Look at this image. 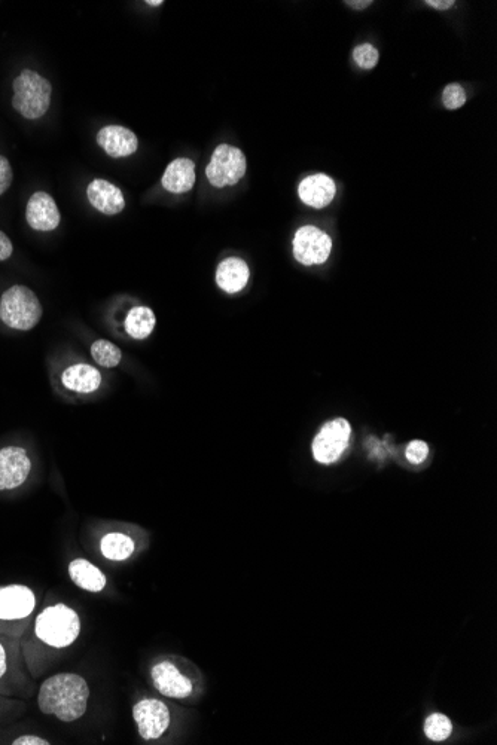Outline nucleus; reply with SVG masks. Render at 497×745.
Returning a JSON list of instances; mask_svg holds the SVG:
<instances>
[{
    "instance_id": "17",
    "label": "nucleus",
    "mask_w": 497,
    "mask_h": 745,
    "mask_svg": "<svg viewBox=\"0 0 497 745\" xmlns=\"http://www.w3.org/2000/svg\"><path fill=\"white\" fill-rule=\"evenodd\" d=\"M249 277L248 264L240 258L225 259L216 271V283L227 293H237L245 289Z\"/></svg>"
},
{
    "instance_id": "22",
    "label": "nucleus",
    "mask_w": 497,
    "mask_h": 745,
    "mask_svg": "<svg viewBox=\"0 0 497 745\" xmlns=\"http://www.w3.org/2000/svg\"><path fill=\"white\" fill-rule=\"evenodd\" d=\"M91 356L103 368H115L123 359L120 348L108 340H99L91 345Z\"/></svg>"
},
{
    "instance_id": "4",
    "label": "nucleus",
    "mask_w": 497,
    "mask_h": 745,
    "mask_svg": "<svg viewBox=\"0 0 497 745\" xmlns=\"http://www.w3.org/2000/svg\"><path fill=\"white\" fill-rule=\"evenodd\" d=\"M35 632L48 646L63 649L75 643L81 632L78 613L64 604L48 607L36 619Z\"/></svg>"
},
{
    "instance_id": "30",
    "label": "nucleus",
    "mask_w": 497,
    "mask_h": 745,
    "mask_svg": "<svg viewBox=\"0 0 497 745\" xmlns=\"http://www.w3.org/2000/svg\"><path fill=\"white\" fill-rule=\"evenodd\" d=\"M429 6H432V8L439 9V11H445V9L453 8L454 2L453 0H428Z\"/></svg>"
},
{
    "instance_id": "10",
    "label": "nucleus",
    "mask_w": 497,
    "mask_h": 745,
    "mask_svg": "<svg viewBox=\"0 0 497 745\" xmlns=\"http://www.w3.org/2000/svg\"><path fill=\"white\" fill-rule=\"evenodd\" d=\"M27 224L35 231H54L60 225L59 207L47 192H35L27 203Z\"/></svg>"
},
{
    "instance_id": "3",
    "label": "nucleus",
    "mask_w": 497,
    "mask_h": 745,
    "mask_svg": "<svg viewBox=\"0 0 497 745\" xmlns=\"http://www.w3.org/2000/svg\"><path fill=\"white\" fill-rule=\"evenodd\" d=\"M51 93L53 87L47 79L26 69L14 81L12 106L26 119L42 118L50 109Z\"/></svg>"
},
{
    "instance_id": "27",
    "label": "nucleus",
    "mask_w": 497,
    "mask_h": 745,
    "mask_svg": "<svg viewBox=\"0 0 497 745\" xmlns=\"http://www.w3.org/2000/svg\"><path fill=\"white\" fill-rule=\"evenodd\" d=\"M12 177H14V174H12L11 164L0 155V195L8 191L12 183Z\"/></svg>"
},
{
    "instance_id": "9",
    "label": "nucleus",
    "mask_w": 497,
    "mask_h": 745,
    "mask_svg": "<svg viewBox=\"0 0 497 745\" xmlns=\"http://www.w3.org/2000/svg\"><path fill=\"white\" fill-rule=\"evenodd\" d=\"M32 463L27 451L20 447L0 450V491L14 490L29 478Z\"/></svg>"
},
{
    "instance_id": "8",
    "label": "nucleus",
    "mask_w": 497,
    "mask_h": 745,
    "mask_svg": "<svg viewBox=\"0 0 497 745\" xmlns=\"http://www.w3.org/2000/svg\"><path fill=\"white\" fill-rule=\"evenodd\" d=\"M133 717L143 740H158L170 726V711L158 699H143L133 708Z\"/></svg>"
},
{
    "instance_id": "6",
    "label": "nucleus",
    "mask_w": 497,
    "mask_h": 745,
    "mask_svg": "<svg viewBox=\"0 0 497 745\" xmlns=\"http://www.w3.org/2000/svg\"><path fill=\"white\" fill-rule=\"evenodd\" d=\"M352 427L344 418L329 421L322 427L313 441L314 459L322 464H331L340 459L350 441Z\"/></svg>"
},
{
    "instance_id": "19",
    "label": "nucleus",
    "mask_w": 497,
    "mask_h": 745,
    "mask_svg": "<svg viewBox=\"0 0 497 745\" xmlns=\"http://www.w3.org/2000/svg\"><path fill=\"white\" fill-rule=\"evenodd\" d=\"M69 576L76 586L88 592H102L106 586L105 574L82 558L69 564Z\"/></svg>"
},
{
    "instance_id": "13",
    "label": "nucleus",
    "mask_w": 497,
    "mask_h": 745,
    "mask_svg": "<svg viewBox=\"0 0 497 745\" xmlns=\"http://www.w3.org/2000/svg\"><path fill=\"white\" fill-rule=\"evenodd\" d=\"M152 683L158 692L169 698H187L192 693V683L179 673L169 661L160 662L151 671Z\"/></svg>"
},
{
    "instance_id": "29",
    "label": "nucleus",
    "mask_w": 497,
    "mask_h": 745,
    "mask_svg": "<svg viewBox=\"0 0 497 745\" xmlns=\"http://www.w3.org/2000/svg\"><path fill=\"white\" fill-rule=\"evenodd\" d=\"M14 745H48L47 740H44V738L36 737V735H23V737L17 738V740L12 743Z\"/></svg>"
},
{
    "instance_id": "21",
    "label": "nucleus",
    "mask_w": 497,
    "mask_h": 745,
    "mask_svg": "<svg viewBox=\"0 0 497 745\" xmlns=\"http://www.w3.org/2000/svg\"><path fill=\"white\" fill-rule=\"evenodd\" d=\"M102 554L111 561H125L133 555L134 542L123 533L106 534L100 543Z\"/></svg>"
},
{
    "instance_id": "25",
    "label": "nucleus",
    "mask_w": 497,
    "mask_h": 745,
    "mask_svg": "<svg viewBox=\"0 0 497 745\" xmlns=\"http://www.w3.org/2000/svg\"><path fill=\"white\" fill-rule=\"evenodd\" d=\"M442 103L450 111L462 108L466 103L465 88L460 87L459 84L448 85L442 93Z\"/></svg>"
},
{
    "instance_id": "31",
    "label": "nucleus",
    "mask_w": 497,
    "mask_h": 745,
    "mask_svg": "<svg viewBox=\"0 0 497 745\" xmlns=\"http://www.w3.org/2000/svg\"><path fill=\"white\" fill-rule=\"evenodd\" d=\"M6 671V653L5 649H3L2 644H0V677L5 674Z\"/></svg>"
},
{
    "instance_id": "24",
    "label": "nucleus",
    "mask_w": 497,
    "mask_h": 745,
    "mask_svg": "<svg viewBox=\"0 0 497 745\" xmlns=\"http://www.w3.org/2000/svg\"><path fill=\"white\" fill-rule=\"evenodd\" d=\"M353 58H355L356 64L362 69L370 70L374 69L378 63V51L375 50L371 44H362L355 48L353 51Z\"/></svg>"
},
{
    "instance_id": "5",
    "label": "nucleus",
    "mask_w": 497,
    "mask_h": 745,
    "mask_svg": "<svg viewBox=\"0 0 497 745\" xmlns=\"http://www.w3.org/2000/svg\"><path fill=\"white\" fill-rule=\"evenodd\" d=\"M246 157L239 148L231 145H219L213 152L212 160L206 169L210 185L225 188L239 183L246 174Z\"/></svg>"
},
{
    "instance_id": "14",
    "label": "nucleus",
    "mask_w": 497,
    "mask_h": 745,
    "mask_svg": "<svg viewBox=\"0 0 497 745\" xmlns=\"http://www.w3.org/2000/svg\"><path fill=\"white\" fill-rule=\"evenodd\" d=\"M87 197L91 206L103 215L114 216L123 212L125 200L123 192L108 180L96 179L88 185Z\"/></svg>"
},
{
    "instance_id": "16",
    "label": "nucleus",
    "mask_w": 497,
    "mask_h": 745,
    "mask_svg": "<svg viewBox=\"0 0 497 745\" xmlns=\"http://www.w3.org/2000/svg\"><path fill=\"white\" fill-rule=\"evenodd\" d=\"M195 164L188 158H178L169 164L161 179V185L172 194H185L194 188Z\"/></svg>"
},
{
    "instance_id": "32",
    "label": "nucleus",
    "mask_w": 497,
    "mask_h": 745,
    "mask_svg": "<svg viewBox=\"0 0 497 745\" xmlns=\"http://www.w3.org/2000/svg\"><path fill=\"white\" fill-rule=\"evenodd\" d=\"M346 5L352 6L355 9H365L373 5V2H370V0H365V2H352V0H349V2H346Z\"/></svg>"
},
{
    "instance_id": "1",
    "label": "nucleus",
    "mask_w": 497,
    "mask_h": 745,
    "mask_svg": "<svg viewBox=\"0 0 497 745\" xmlns=\"http://www.w3.org/2000/svg\"><path fill=\"white\" fill-rule=\"evenodd\" d=\"M90 688L78 674L62 673L45 680L38 702L44 714H53L62 722L72 723L87 711Z\"/></svg>"
},
{
    "instance_id": "12",
    "label": "nucleus",
    "mask_w": 497,
    "mask_h": 745,
    "mask_svg": "<svg viewBox=\"0 0 497 745\" xmlns=\"http://www.w3.org/2000/svg\"><path fill=\"white\" fill-rule=\"evenodd\" d=\"M97 143L111 158H125L136 154L139 140L123 125H106L97 134Z\"/></svg>"
},
{
    "instance_id": "23",
    "label": "nucleus",
    "mask_w": 497,
    "mask_h": 745,
    "mask_svg": "<svg viewBox=\"0 0 497 745\" xmlns=\"http://www.w3.org/2000/svg\"><path fill=\"white\" fill-rule=\"evenodd\" d=\"M453 731L450 719L444 714H432L425 723V732L432 741L447 740Z\"/></svg>"
},
{
    "instance_id": "2",
    "label": "nucleus",
    "mask_w": 497,
    "mask_h": 745,
    "mask_svg": "<svg viewBox=\"0 0 497 745\" xmlns=\"http://www.w3.org/2000/svg\"><path fill=\"white\" fill-rule=\"evenodd\" d=\"M42 319V305L33 290L12 286L0 299V320L17 331H30Z\"/></svg>"
},
{
    "instance_id": "11",
    "label": "nucleus",
    "mask_w": 497,
    "mask_h": 745,
    "mask_svg": "<svg viewBox=\"0 0 497 745\" xmlns=\"http://www.w3.org/2000/svg\"><path fill=\"white\" fill-rule=\"evenodd\" d=\"M35 594L27 586L11 585L0 588V619H24L35 609Z\"/></svg>"
},
{
    "instance_id": "20",
    "label": "nucleus",
    "mask_w": 497,
    "mask_h": 745,
    "mask_svg": "<svg viewBox=\"0 0 497 745\" xmlns=\"http://www.w3.org/2000/svg\"><path fill=\"white\" fill-rule=\"evenodd\" d=\"M155 325H157V319H155L154 311L149 307L139 305L127 314L124 328L134 340H145L154 332Z\"/></svg>"
},
{
    "instance_id": "15",
    "label": "nucleus",
    "mask_w": 497,
    "mask_h": 745,
    "mask_svg": "<svg viewBox=\"0 0 497 745\" xmlns=\"http://www.w3.org/2000/svg\"><path fill=\"white\" fill-rule=\"evenodd\" d=\"M337 186L328 174H313L300 183L298 195L301 201L313 209H323L334 200Z\"/></svg>"
},
{
    "instance_id": "7",
    "label": "nucleus",
    "mask_w": 497,
    "mask_h": 745,
    "mask_svg": "<svg viewBox=\"0 0 497 745\" xmlns=\"http://www.w3.org/2000/svg\"><path fill=\"white\" fill-rule=\"evenodd\" d=\"M332 250V238L316 227H303L295 232L294 256L300 264L322 265L328 261Z\"/></svg>"
},
{
    "instance_id": "33",
    "label": "nucleus",
    "mask_w": 497,
    "mask_h": 745,
    "mask_svg": "<svg viewBox=\"0 0 497 745\" xmlns=\"http://www.w3.org/2000/svg\"><path fill=\"white\" fill-rule=\"evenodd\" d=\"M146 3L151 6H160L163 5V0H158V2H155V0H146Z\"/></svg>"
},
{
    "instance_id": "18",
    "label": "nucleus",
    "mask_w": 497,
    "mask_h": 745,
    "mask_svg": "<svg viewBox=\"0 0 497 745\" xmlns=\"http://www.w3.org/2000/svg\"><path fill=\"white\" fill-rule=\"evenodd\" d=\"M63 386L76 393H93L102 384V374L93 366L78 363L70 366L62 375Z\"/></svg>"
},
{
    "instance_id": "26",
    "label": "nucleus",
    "mask_w": 497,
    "mask_h": 745,
    "mask_svg": "<svg viewBox=\"0 0 497 745\" xmlns=\"http://www.w3.org/2000/svg\"><path fill=\"white\" fill-rule=\"evenodd\" d=\"M428 454H429V447H428V444H426V442L414 441V442H411L410 445H408L407 453H405V456H407V460L410 461V463L420 464L426 460V457H428Z\"/></svg>"
},
{
    "instance_id": "28",
    "label": "nucleus",
    "mask_w": 497,
    "mask_h": 745,
    "mask_svg": "<svg viewBox=\"0 0 497 745\" xmlns=\"http://www.w3.org/2000/svg\"><path fill=\"white\" fill-rule=\"evenodd\" d=\"M14 247L5 232L0 231V261L11 258Z\"/></svg>"
}]
</instances>
